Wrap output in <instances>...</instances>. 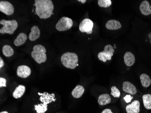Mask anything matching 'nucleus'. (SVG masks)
<instances>
[{"label":"nucleus","mask_w":151,"mask_h":113,"mask_svg":"<svg viewBox=\"0 0 151 113\" xmlns=\"http://www.w3.org/2000/svg\"><path fill=\"white\" fill-rule=\"evenodd\" d=\"M0 24L3 25V27L0 29V33L2 34L12 35L18 26L17 22L15 19L9 20L2 19L0 21Z\"/></svg>","instance_id":"39448f33"},{"label":"nucleus","mask_w":151,"mask_h":113,"mask_svg":"<svg viewBox=\"0 0 151 113\" xmlns=\"http://www.w3.org/2000/svg\"><path fill=\"white\" fill-rule=\"evenodd\" d=\"M0 11L7 16H11L14 12L13 6L7 1H0Z\"/></svg>","instance_id":"1a4fd4ad"},{"label":"nucleus","mask_w":151,"mask_h":113,"mask_svg":"<svg viewBox=\"0 0 151 113\" xmlns=\"http://www.w3.org/2000/svg\"><path fill=\"white\" fill-rule=\"evenodd\" d=\"M124 58V62L125 65L128 67H131L133 66L135 62V58L134 55L130 52H127L125 53Z\"/></svg>","instance_id":"4468645a"},{"label":"nucleus","mask_w":151,"mask_h":113,"mask_svg":"<svg viewBox=\"0 0 151 113\" xmlns=\"http://www.w3.org/2000/svg\"><path fill=\"white\" fill-rule=\"evenodd\" d=\"M2 53L3 55L6 57H10L13 55L14 51L11 46L5 45L2 48Z\"/></svg>","instance_id":"5701e85b"},{"label":"nucleus","mask_w":151,"mask_h":113,"mask_svg":"<svg viewBox=\"0 0 151 113\" xmlns=\"http://www.w3.org/2000/svg\"><path fill=\"white\" fill-rule=\"evenodd\" d=\"M140 79L143 87L147 88L150 86L151 84V80L149 76L146 74H142L140 76Z\"/></svg>","instance_id":"412c9836"},{"label":"nucleus","mask_w":151,"mask_h":113,"mask_svg":"<svg viewBox=\"0 0 151 113\" xmlns=\"http://www.w3.org/2000/svg\"><path fill=\"white\" fill-rule=\"evenodd\" d=\"M40 35V31L38 26H33L31 28V32L29 35V39L31 41H34L39 39Z\"/></svg>","instance_id":"dca6fc26"},{"label":"nucleus","mask_w":151,"mask_h":113,"mask_svg":"<svg viewBox=\"0 0 151 113\" xmlns=\"http://www.w3.org/2000/svg\"><path fill=\"white\" fill-rule=\"evenodd\" d=\"M61 61L63 65L67 68L74 69L77 67L78 58L75 53L66 52L61 56Z\"/></svg>","instance_id":"7ed1b4c3"},{"label":"nucleus","mask_w":151,"mask_h":113,"mask_svg":"<svg viewBox=\"0 0 151 113\" xmlns=\"http://www.w3.org/2000/svg\"><path fill=\"white\" fill-rule=\"evenodd\" d=\"M140 107L139 101L138 100H135L131 104L126 107V112L127 113H139L140 110Z\"/></svg>","instance_id":"9b49d317"},{"label":"nucleus","mask_w":151,"mask_h":113,"mask_svg":"<svg viewBox=\"0 0 151 113\" xmlns=\"http://www.w3.org/2000/svg\"><path fill=\"white\" fill-rule=\"evenodd\" d=\"M106 28L108 30H117L121 28V23L118 20L111 19L107 22L106 24Z\"/></svg>","instance_id":"2eb2a0df"},{"label":"nucleus","mask_w":151,"mask_h":113,"mask_svg":"<svg viewBox=\"0 0 151 113\" xmlns=\"http://www.w3.org/2000/svg\"><path fill=\"white\" fill-rule=\"evenodd\" d=\"M73 22L71 19L68 17H63L60 19L56 25V29L59 31H64L72 28Z\"/></svg>","instance_id":"423d86ee"},{"label":"nucleus","mask_w":151,"mask_h":113,"mask_svg":"<svg viewBox=\"0 0 151 113\" xmlns=\"http://www.w3.org/2000/svg\"><path fill=\"white\" fill-rule=\"evenodd\" d=\"M143 105L146 109H151V95L147 94L142 96Z\"/></svg>","instance_id":"4be33fe9"},{"label":"nucleus","mask_w":151,"mask_h":113,"mask_svg":"<svg viewBox=\"0 0 151 113\" xmlns=\"http://www.w3.org/2000/svg\"><path fill=\"white\" fill-rule=\"evenodd\" d=\"M123 90L130 95H135L137 92L135 86L129 81H125L123 83Z\"/></svg>","instance_id":"f8f14e48"},{"label":"nucleus","mask_w":151,"mask_h":113,"mask_svg":"<svg viewBox=\"0 0 151 113\" xmlns=\"http://www.w3.org/2000/svg\"><path fill=\"white\" fill-rule=\"evenodd\" d=\"M25 87L23 85H19L14 91L13 96L15 99H19L22 97L25 92Z\"/></svg>","instance_id":"aec40b11"},{"label":"nucleus","mask_w":151,"mask_h":113,"mask_svg":"<svg viewBox=\"0 0 151 113\" xmlns=\"http://www.w3.org/2000/svg\"><path fill=\"white\" fill-rule=\"evenodd\" d=\"M111 94L115 98H119L120 96V92L116 86H113L111 88Z\"/></svg>","instance_id":"393cba45"},{"label":"nucleus","mask_w":151,"mask_h":113,"mask_svg":"<svg viewBox=\"0 0 151 113\" xmlns=\"http://www.w3.org/2000/svg\"><path fill=\"white\" fill-rule=\"evenodd\" d=\"M111 99L109 94H102L98 98V102L100 105H106L111 102Z\"/></svg>","instance_id":"a211bd4d"},{"label":"nucleus","mask_w":151,"mask_h":113,"mask_svg":"<svg viewBox=\"0 0 151 113\" xmlns=\"http://www.w3.org/2000/svg\"><path fill=\"white\" fill-rule=\"evenodd\" d=\"M94 23L91 19H85L81 21L79 26V30L82 33H86L87 34H91L93 30Z\"/></svg>","instance_id":"6e6552de"},{"label":"nucleus","mask_w":151,"mask_h":113,"mask_svg":"<svg viewBox=\"0 0 151 113\" xmlns=\"http://www.w3.org/2000/svg\"><path fill=\"white\" fill-rule=\"evenodd\" d=\"M27 39V36L26 34L23 33H20L14 40V44L16 46H20L25 43Z\"/></svg>","instance_id":"f3484780"},{"label":"nucleus","mask_w":151,"mask_h":113,"mask_svg":"<svg viewBox=\"0 0 151 113\" xmlns=\"http://www.w3.org/2000/svg\"><path fill=\"white\" fill-rule=\"evenodd\" d=\"M148 37H149V39H150V43L151 45V32H150L148 35Z\"/></svg>","instance_id":"7c9ffc66"},{"label":"nucleus","mask_w":151,"mask_h":113,"mask_svg":"<svg viewBox=\"0 0 151 113\" xmlns=\"http://www.w3.org/2000/svg\"><path fill=\"white\" fill-rule=\"evenodd\" d=\"M17 73L18 76L19 77L26 78L30 76L31 71V69L28 66L22 65L18 67Z\"/></svg>","instance_id":"9d476101"},{"label":"nucleus","mask_w":151,"mask_h":113,"mask_svg":"<svg viewBox=\"0 0 151 113\" xmlns=\"http://www.w3.org/2000/svg\"><path fill=\"white\" fill-rule=\"evenodd\" d=\"M98 4L101 7L107 8L112 5V1L111 0H98Z\"/></svg>","instance_id":"b1692460"},{"label":"nucleus","mask_w":151,"mask_h":113,"mask_svg":"<svg viewBox=\"0 0 151 113\" xmlns=\"http://www.w3.org/2000/svg\"><path fill=\"white\" fill-rule=\"evenodd\" d=\"M140 12L144 16H147L151 14V9L150 4L146 0L141 2L139 6Z\"/></svg>","instance_id":"ddd939ff"},{"label":"nucleus","mask_w":151,"mask_h":113,"mask_svg":"<svg viewBox=\"0 0 151 113\" xmlns=\"http://www.w3.org/2000/svg\"><path fill=\"white\" fill-rule=\"evenodd\" d=\"M114 52V49L111 45H106L104 47V51L98 53V58L103 62H106L107 60H111Z\"/></svg>","instance_id":"0eeeda50"},{"label":"nucleus","mask_w":151,"mask_h":113,"mask_svg":"<svg viewBox=\"0 0 151 113\" xmlns=\"http://www.w3.org/2000/svg\"><path fill=\"white\" fill-rule=\"evenodd\" d=\"M79 2H81L82 3H85L86 2V0H78Z\"/></svg>","instance_id":"c756f323"},{"label":"nucleus","mask_w":151,"mask_h":113,"mask_svg":"<svg viewBox=\"0 0 151 113\" xmlns=\"http://www.w3.org/2000/svg\"><path fill=\"white\" fill-rule=\"evenodd\" d=\"M40 96V100L42 103L35 105V109L37 113H45L47 110V105L52 102L55 101L56 99L54 98L55 95L53 93L50 94L45 92L43 93H38Z\"/></svg>","instance_id":"f03ea898"},{"label":"nucleus","mask_w":151,"mask_h":113,"mask_svg":"<svg viewBox=\"0 0 151 113\" xmlns=\"http://www.w3.org/2000/svg\"><path fill=\"white\" fill-rule=\"evenodd\" d=\"M6 80L3 77L0 78V87L1 88L2 87H6Z\"/></svg>","instance_id":"a878e982"},{"label":"nucleus","mask_w":151,"mask_h":113,"mask_svg":"<svg viewBox=\"0 0 151 113\" xmlns=\"http://www.w3.org/2000/svg\"><path fill=\"white\" fill-rule=\"evenodd\" d=\"M46 49L42 45H35L33 47V50L31 52L32 58L39 64L45 63L47 58L46 54Z\"/></svg>","instance_id":"20e7f679"},{"label":"nucleus","mask_w":151,"mask_h":113,"mask_svg":"<svg viewBox=\"0 0 151 113\" xmlns=\"http://www.w3.org/2000/svg\"><path fill=\"white\" fill-rule=\"evenodd\" d=\"M35 13L41 19L50 17L54 9V6L51 0H35Z\"/></svg>","instance_id":"f257e3e1"},{"label":"nucleus","mask_w":151,"mask_h":113,"mask_svg":"<svg viewBox=\"0 0 151 113\" xmlns=\"http://www.w3.org/2000/svg\"><path fill=\"white\" fill-rule=\"evenodd\" d=\"M133 99V97L130 96V95H126L125 96L124 98V101H125L126 103H129L131 102V100Z\"/></svg>","instance_id":"bb28decb"},{"label":"nucleus","mask_w":151,"mask_h":113,"mask_svg":"<svg viewBox=\"0 0 151 113\" xmlns=\"http://www.w3.org/2000/svg\"><path fill=\"white\" fill-rule=\"evenodd\" d=\"M4 61H3V59L1 58H0V68H1L4 66Z\"/></svg>","instance_id":"c85d7f7f"},{"label":"nucleus","mask_w":151,"mask_h":113,"mask_svg":"<svg viewBox=\"0 0 151 113\" xmlns=\"http://www.w3.org/2000/svg\"><path fill=\"white\" fill-rule=\"evenodd\" d=\"M0 113H8V112H7V111H2V112H1Z\"/></svg>","instance_id":"2f4dec72"},{"label":"nucleus","mask_w":151,"mask_h":113,"mask_svg":"<svg viewBox=\"0 0 151 113\" xmlns=\"http://www.w3.org/2000/svg\"><path fill=\"white\" fill-rule=\"evenodd\" d=\"M101 113H113L112 112L111 109H104L103 111Z\"/></svg>","instance_id":"cd10ccee"},{"label":"nucleus","mask_w":151,"mask_h":113,"mask_svg":"<svg viewBox=\"0 0 151 113\" xmlns=\"http://www.w3.org/2000/svg\"><path fill=\"white\" fill-rule=\"evenodd\" d=\"M84 91L85 89L83 86L80 85L77 86L72 91V96L75 98H79L83 94Z\"/></svg>","instance_id":"6ab92c4d"}]
</instances>
